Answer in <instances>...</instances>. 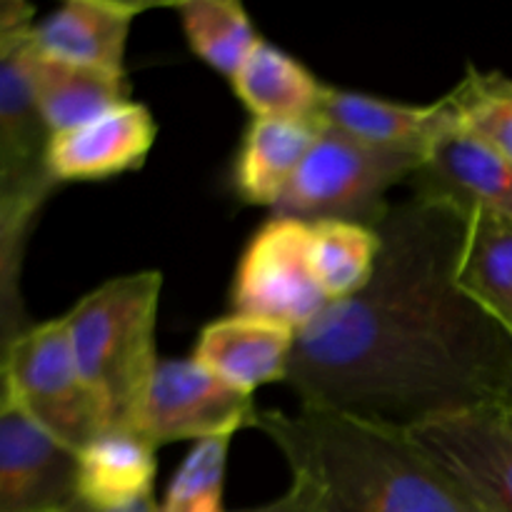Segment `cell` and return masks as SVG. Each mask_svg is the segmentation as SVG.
Segmentation results:
<instances>
[{"label": "cell", "mask_w": 512, "mask_h": 512, "mask_svg": "<svg viewBox=\"0 0 512 512\" xmlns=\"http://www.w3.org/2000/svg\"><path fill=\"white\" fill-rule=\"evenodd\" d=\"M468 215L413 195L375 225L360 293L295 335L285 383L308 408L410 428L478 405L512 408L510 335L458 285Z\"/></svg>", "instance_id": "6da1fadb"}, {"label": "cell", "mask_w": 512, "mask_h": 512, "mask_svg": "<svg viewBox=\"0 0 512 512\" xmlns=\"http://www.w3.org/2000/svg\"><path fill=\"white\" fill-rule=\"evenodd\" d=\"M253 428L315 485L323 512H480L408 428L308 405L258 410Z\"/></svg>", "instance_id": "7a4b0ae2"}, {"label": "cell", "mask_w": 512, "mask_h": 512, "mask_svg": "<svg viewBox=\"0 0 512 512\" xmlns=\"http://www.w3.org/2000/svg\"><path fill=\"white\" fill-rule=\"evenodd\" d=\"M160 290L158 270L118 275L63 315L75 363L103 403L108 428L140 430L160 363L155 350Z\"/></svg>", "instance_id": "3957f363"}, {"label": "cell", "mask_w": 512, "mask_h": 512, "mask_svg": "<svg viewBox=\"0 0 512 512\" xmlns=\"http://www.w3.org/2000/svg\"><path fill=\"white\" fill-rule=\"evenodd\" d=\"M423 160V155L375 148L320 125L273 215L303 223L348 220L375 228L390 210V190L413 178Z\"/></svg>", "instance_id": "277c9868"}, {"label": "cell", "mask_w": 512, "mask_h": 512, "mask_svg": "<svg viewBox=\"0 0 512 512\" xmlns=\"http://www.w3.org/2000/svg\"><path fill=\"white\" fill-rule=\"evenodd\" d=\"M3 373L10 403L73 453L108 428L103 403L75 363L63 318L35 323L10 350Z\"/></svg>", "instance_id": "5b68a950"}, {"label": "cell", "mask_w": 512, "mask_h": 512, "mask_svg": "<svg viewBox=\"0 0 512 512\" xmlns=\"http://www.w3.org/2000/svg\"><path fill=\"white\" fill-rule=\"evenodd\" d=\"M328 305L310 260V225L270 215L238 260L230 290L233 313L273 320L300 333Z\"/></svg>", "instance_id": "8992f818"}, {"label": "cell", "mask_w": 512, "mask_h": 512, "mask_svg": "<svg viewBox=\"0 0 512 512\" xmlns=\"http://www.w3.org/2000/svg\"><path fill=\"white\" fill-rule=\"evenodd\" d=\"M408 433L480 512H512V408L440 413L410 425Z\"/></svg>", "instance_id": "52a82bcc"}, {"label": "cell", "mask_w": 512, "mask_h": 512, "mask_svg": "<svg viewBox=\"0 0 512 512\" xmlns=\"http://www.w3.org/2000/svg\"><path fill=\"white\" fill-rule=\"evenodd\" d=\"M253 395L230 388L195 358L160 360L145 400L140 433L160 445L208 440L253 428Z\"/></svg>", "instance_id": "ba28073f"}, {"label": "cell", "mask_w": 512, "mask_h": 512, "mask_svg": "<svg viewBox=\"0 0 512 512\" xmlns=\"http://www.w3.org/2000/svg\"><path fill=\"white\" fill-rule=\"evenodd\" d=\"M30 35V33H28ZM28 40V38H25ZM20 43L0 48V218L38 220L55 193L50 133L20 65Z\"/></svg>", "instance_id": "9c48e42d"}, {"label": "cell", "mask_w": 512, "mask_h": 512, "mask_svg": "<svg viewBox=\"0 0 512 512\" xmlns=\"http://www.w3.org/2000/svg\"><path fill=\"white\" fill-rule=\"evenodd\" d=\"M78 453L13 403L0 405V512H63L75 503Z\"/></svg>", "instance_id": "30bf717a"}, {"label": "cell", "mask_w": 512, "mask_h": 512, "mask_svg": "<svg viewBox=\"0 0 512 512\" xmlns=\"http://www.w3.org/2000/svg\"><path fill=\"white\" fill-rule=\"evenodd\" d=\"M410 183L418 198L512 223V163L455 125L435 140Z\"/></svg>", "instance_id": "8fae6325"}, {"label": "cell", "mask_w": 512, "mask_h": 512, "mask_svg": "<svg viewBox=\"0 0 512 512\" xmlns=\"http://www.w3.org/2000/svg\"><path fill=\"white\" fill-rule=\"evenodd\" d=\"M158 123L143 103L125 100L108 113L50 140L48 165L55 183H95L143 168Z\"/></svg>", "instance_id": "7c38bea8"}, {"label": "cell", "mask_w": 512, "mask_h": 512, "mask_svg": "<svg viewBox=\"0 0 512 512\" xmlns=\"http://www.w3.org/2000/svg\"><path fill=\"white\" fill-rule=\"evenodd\" d=\"M315 120L360 143L423 158L435 140L455 125L445 98L430 105H408L333 85L325 88Z\"/></svg>", "instance_id": "4fadbf2b"}, {"label": "cell", "mask_w": 512, "mask_h": 512, "mask_svg": "<svg viewBox=\"0 0 512 512\" xmlns=\"http://www.w3.org/2000/svg\"><path fill=\"white\" fill-rule=\"evenodd\" d=\"M295 330L253 315H225L200 330L193 358L245 395L285 383L295 350Z\"/></svg>", "instance_id": "5bb4252c"}, {"label": "cell", "mask_w": 512, "mask_h": 512, "mask_svg": "<svg viewBox=\"0 0 512 512\" xmlns=\"http://www.w3.org/2000/svg\"><path fill=\"white\" fill-rule=\"evenodd\" d=\"M148 3L68 0L33 25L28 40L50 58L125 75V45L133 20Z\"/></svg>", "instance_id": "9a60e30c"}, {"label": "cell", "mask_w": 512, "mask_h": 512, "mask_svg": "<svg viewBox=\"0 0 512 512\" xmlns=\"http://www.w3.org/2000/svg\"><path fill=\"white\" fill-rule=\"evenodd\" d=\"M20 65L50 133H65L128 100V78L50 58L25 40Z\"/></svg>", "instance_id": "2e32d148"}, {"label": "cell", "mask_w": 512, "mask_h": 512, "mask_svg": "<svg viewBox=\"0 0 512 512\" xmlns=\"http://www.w3.org/2000/svg\"><path fill=\"white\" fill-rule=\"evenodd\" d=\"M155 448L140 430L105 428L78 453L75 500L93 510H115L150 498L158 473Z\"/></svg>", "instance_id": "e0dca14e"}, {"label": "cell", "mask_w": 512, "mask_h": 512, "mask_svg": "<svg viewBox=\"0 0 512 512\" xmlns=\"http://www.w3.org/2000/svg\"><path fill=\"white\" fill-rule=\"evenodd\" d=\"M318 133V120H250L233 163L235 193L245 203L273 210Z\"/></svg>", "instance_id": "ac0fdd59"}, {"label": "cell", "mask_w": 512, "mask_h": 512, "mask_svg": "<svg viewBox=\"0 0 512 512\" xmlns=\"http://www.w3.org/2000/svg\"><path fill=\"white\" fill-rule=\"evenodd\" d=\"M230 83L253 118L275 120H315L328 88L298 58L263 38Z\"/></svg>", "instance_id": "d6986e66"}, {"label": "cell", "mask_w": 512, "mask_h": 512, "mask_svg": "<svg viewBox=\"0 0 512 512\" xmlns=\"http://www.w3.org/2000/svg\"><path fill=\"white\" fill-rule=\"evenodd\" d=\"M458 285L512 340V223L470 213L458 258Z\"/></svg>", "instance_id": "ffe728a7"}, {"label": "cell", "mask_w": 512, "mask_h": 512, "mask_svg": "<svg viewBox=\"0 0 512 512\" xmlns=\"http://www.w3.org/2000/svg\"><path fill=\"white\" fill-rule=\"evenodd\" d=\"M308 225L315 278L330 303L360 293L378 263V230L348 220H318Z\"/></svg>", "instance_id": "44dd1931"}, {"label": "cell", "mask_w": 512, "mask_h": 512, "mask_svg": "<svg viewBox=\"0 0 512 512\" xmlns=\"http://www.w3.org/2000/svg\"><path fill=\"white\" fill-rule=\"evenodd\" d=\"M175 10L190 50L228 80L260 43L253 20L235 0H183L175 3Z\"/></svg>", "instance_id": "7402d4cb"}, {"label": "cell", "mask_w": 512, "mask_h": 512, "mask_svg": "<svg viewBox=\"0 0 512 512\" xmlns=\"http://www.w3.org/2000/svg\"><path fill=\"white\" fill-rule=\"evenodd\" d=\"M455 128L512 163V80L468 65L463 80L443 95Z\"/></svg>", "instance_id": "603a6c76"}, {"label": "cell", "mask_w": 512, "mask_h": 512, "mask_svg": "<svg viewBox=\"0 0 512 512\" xmlns=\"http://www.w3.org/2000/svg\"><path fill=\"white\" fill-rule=\"evenodd\" d=\"M233 438L215 435L190 448L165 490L160 512H225V475Z\"/></svg>", "instance_id": "cb8c5ba5"}, {"label": "cell", "mask_w": 512, "mask_h": 512, "mask_svg": "<svg viewBox=\"0 0 512 512\" xmlns=\"http://www.w3.org/2000/svg\"><path fill=\"white\" fill-rule=\"evenodd\" d=\"M38 220H3L0 218V373L8 363L10 350L33 328L25 308L20 278L28 238Z\"/></svg>", "instance_id": "d4e9b609"}, {"label": "cell", "mask_w": 512, "mask_h": 512, "mask_svg": "<svg viewBox=\"0 0 512 512\" xmlns=\"http://www.w3.org/2000/svg\"><path fill=\"white\" fill-rule=\"evenodd\" d=\"M238 512H323V505H320V495L315 490V485L308 483L305 478L293 475V483H290V488L280 498L258 505V508Z\"/></svg>", "instance_id": "484cf974"}, {"label": "cell", "mask_w": 512, "mask_h": 512, "mask_svg": "<svg viewBox=\"0 0 512 512\" xmlns=\"http://www.w3.org/2000/svg\"><path fill=\"white\" fill-rule=\"evenodd\" d=\"M35 8L23 0H0V48L28 38L35 25Z\"/></svg>", "instance_id": "4316f807"}, {"label": "cell", "mask_w": 512, "mask_h": 512, "mask_svg": "<svg viewBox=\"0 0 512 512\" xmlns=\"http://www.w3.org/2000/svg\"><path fill=\"white\" fill-rule=\"evenodd\" d=\"M70 512H160V505L155 503V495L138 500V503H133V505H125V508H115V510H93V508H88V505H83L75 500V503L70 505Z\"/></svg>", "instance_id": "83f0119b"}, {"label": "cell", "mask_w": 512, "mask_h": 512, "mask_svg": "<svg viewBox=\"0 0 512 512\" xmlns=\"http://www.w3.org/2000/svg\"><path fill=\"white\" fill-rule=\"evenodd\" d=\"M10 403V395H8V383H5V373H0V405Z\"/></svg>", "instance_id": "f1b7e54d"}, {"label": "cell", "mask_w": 512, "mask_h": 512, "mask_svg": "<svg viewBox=\"0 0 512 512\" xmlns=\"http://www.w3.org/2000/svg\"><path fill=\"white\" fill-rule=\"evenodd\" d=\"M63 512H70V508H65V510H63Z\"/></svg>", "instance_id": "f546056e"}]
</instances>
